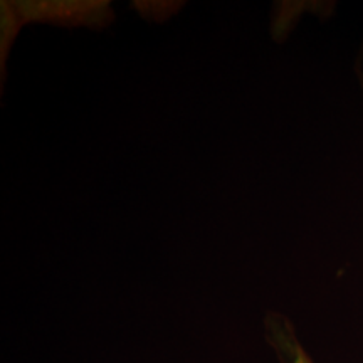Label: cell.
<instances>
[{
    "instance_id": "1",
    "label": "cell",
    "mask_w": 363,
    "mask_h": 363,
    "mask_svg": "<svg viewBox=\"0 0 363 363\" xmlns=\"http://www.w3.org/2000/svg\"><path fill=\"white\" fill-rule=\"evenodd\" d=\"M266 330L271 347L274 348L281 363H316L308 353L305 345L299 342L289 320L279 315H272L267 318Z\"/></svg>"
}]
</instances>
